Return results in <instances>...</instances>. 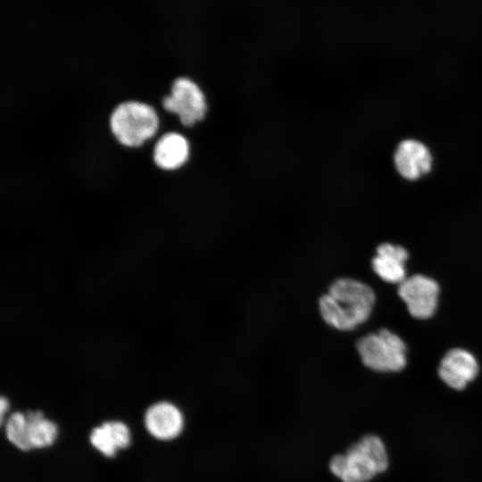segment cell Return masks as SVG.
<instances>
[{
	"instance_id": "obj_1",
	"label": "cell",
	"mask_w": 482,
	"mask_h": 482,
	"mask_svg": "<svg viewBox=\"0 0 482 482\" xmlns=\"http://www.w3.org/2000/svg\"><path fill=\"white\" fill-rule=\"evenodd\" d=\"M375 301V293L370 286L352 278H340L320 297L318 304L320 316L328 325L347 331L370 318Z\"/></svg>"
},
{
	"instance_id": "obj_2",
	"label": "cell",
	"mask_w": 482,
	"mask_h": 482,
	"mask_svg": "<svg viewBox=\"0 0 482 482\" xmlns=\"http://www.w3.org/2000/svg\"><path fill=\"white\" fill-rule=\"evenodd\" d=\"M388 466L386 446L373 434L362 436L346 452L335 454L328 463L330 472L342 482H370Z\"/></svg>"
},
{
	"instance_id": "obj_3",
	"label": "cell",
	"mask_w": 482,
	"mask_h": 482,
	"mask_svg": "<svg viewBox=\"0 0 482 482\" xmlns=\"http://www.w3.org/2000/svg\"><path fill=\"white\" fill-rule=\"evenodd\" d=\"M156 110L145 103L128 101L118 104L110 115L109 126L115 139L125 147H140L159 129Z\"/></svg>"
},
{
	"instance_id": "obj_4",
	"label": "cell",
	"mask_w": 482,
	"mask_h": 482,
	"mask_svg": "<svg viewBox=\"0 0 482 482\" xmlns=\"http://www.w3.org/2000/svg\"><path fill=\"white\" fill-rule=\"evenodd\" d=\"M357 351L365 366L379 372L400 371L407 362L405 343L386 328L361 337Z\"/></svg>"
},
{
	"instance_id": "obj_5",
	"label": "cell",
	"mask_w": 482,
	"mask_h": 482,
	"mask_svg": "<svg viewBox=\"0 0 482 482\" xmlns=\"http://www.w3.org/2000/svg\"><path fill=\"white\" fill-rule=\"evenodd\" d=\"M162 105L165 112L176 115L185 128L200 124L208 112L205 92L195 80L186 76L173 80L170 94L162 98Z\"/></svg>"
},
{
	"instance_id": "obj_6",
	"label": "cell",
	"mask_w": 482,
	"mask_h": 482,
	"mask_svg": "<svg viewBox=\"0 0 482 482\" xmlns=\"http://www.w3.org/2000/svg\"><path fill=\"white\" fill-rule=\"evenodd\" d=\"M439 291L435 279L420 274L406 278L398 287L399 296L405 303L410 314L421 320L434 315Z\"/></svg>"
},
{
	"instance_id": "obj_7",
	"label": "cell",
	"mask_w": 482,
	"mask_h": 482,
	"mask_svg": "<svg viewBox=\"0 0 482 482\" xmlns=\"http://www.w3.org/2000/svg\"><path fill=\"white\" fill-rule=\"evenodd\" d=\"M393 160L398 174L410 181L428 174L433 166L429 148L423 142L413 138L403 139L397 145Z\"/></svg>"
},
{
	"instance_id": "obj_8",
	"label": "cell",
	"mask_w": 482,
	"mask_h": 482,
	"mask_svg": "<svg viewBox=\"0 0 482 482\" xmlns=\"http://www.w3.org/2000/svg\"><path fill=\"white\" fill-rule=\"evenodd\" d=\"M184 423L179 408L168 401L151 404L144 414L146 431L158 440L168 441L178 437L184 428Z\"/></svg>"
},
{
	"instance_id": "obj_9",
	"label": "cell",
	"mask_w": 482,
	"mask_h": 482,
	"mask_svg": "<svg viewBox=\"0 0 482 482\" xmlns=\"http://www.w3.org/2000/svg\"><path fill=\"white\" fill-rule=\"evenodd\" d=\"M475 356L462 348H453L443 357L438 375L442 381L454 390L464 389L478 373Z\"/></svg>"
},
{
	"instance_id": "obj_10",
	"label": "cell",
	"mask_w": 482,
	"mask_h": 482,
	"mask_svg": "<svg viewBox=\"0 0 482 482\" xmlns=\"http://www.w3.org/2000/svg\"><path fill=\"white\" fill-rule=\"evenodd\" d=\"M191 145L180 132L170 131L162 135L154 144L153 161L161 170L172 171L184 167L190 159Z\"/></svg>"
},
{
	"instance_id": "obj_11",
	"label": "cell",
	"mask_w": 482,
	"mask_h": 482,
	"mask_svg": "<svg viewBox=\"0 0 482 482\" xmlns=\"http://www.w3.org/2000/svg\"><path fill=\"white\" fill-rule=\"evenodd\" d=\"M408 252L399 245L384 243L378 246L371 261L374 272L384 281L400 284L406 277Z\"/></svg>"
},
{
	"instance_id": "obj_12",
	"label": "cell",
	"mask_w": 482,
	"mask_h": 482,
	"mask_svg": "<svg viewBox=\"0 0 482 482\" xmlns=\"http://www.w3.org/2000/svg\"><path fill=\"white\" fill-rule=\"evenodd\" d=\"M130 440L129 428L120 420H106L89 434L91 445L105 457H113L119 450L127 448Z\"/></svg>"
},
{
	"instance_id": "obj_13",
	"label": "cell",
	"mask_w": 482,
	"mask_h": 482,
	"mask_svg": "<svg viewBox=\"0 0 482 482\" xmlns=\"http://www.w3.org/2000/svg\"><path fill=\"white\" fill-rule=\"evenodd\" d=\"M28 428L29 441L31 449H43L52 445L58 434L57 425L44 416L40 411H25Z\"/></svg>"
},
{
	"instance_id": "obj_14",
	"label": "cell",
	"mask_w": 482,
	"mask_h": 482,
	"mask_svg": "<svg viewBox=\"0 0 482 482\" xmlns=\"http://www.w3.org/2000/svg\"><path fill=\"white\" fill-rule=\"evenodd\" d=\"M4 432L7 440L19 450L24 452L31 450L25 412L14 411L11 413L4 422Z\"/></svg>"
},
{
	"instance_id": "obj_15",
	"label": "cell",
	"mask_w": 482,
	"mask_h": 482,
	"mask_svg": "<svg viewBox=\"0 0 482 482\" xmlns=\"http://www.w3.org/2000/svg\"><path fill=\"white\" fill-rule=\"evenodd\" d=\"M9 408V403L7 398H5L4 395L1 396L0 399V419H1V424L4 423V414L8 411Z\"/></svg>"
}]
</instances>
